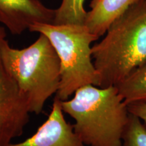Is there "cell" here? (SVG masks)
<instances>
[{"mask_svg": "<svg viewBox=\"0 0 146 146\" xmlns=\"http://www.w3.org/2000/svg\"><path fill=\"white\" fill-rule=\"evenodd\" d=\"M92 46L96 86H116L146 61V2L136 0Z\"/></svg>", "mask_w": 146, "mask_h": 146, "instance_id": "6da1fadb", "label": "cell"}, {"mask_svg": "<svg viewBox=\"0 0 146 146\" xmlns=\"http://www.w3.org/2000/svg\"><path fill=\"white\" fill-rule=\"evenodd\" d=\"M73 95L61 100L62 108L74 120V131L83 143L121 146L130 112L116 86L87 85Z\"/></svg>", "mask_w": 146, "mask_h": 146, "instance_id": "7a4b0ae2", "label": "cell"}, {"mask_svg": "<svg viewBox=\"0 0 146 146\" xmlns=\"http://www.w3.org/2000/svg\"><path fill=\"white\" fill-rule=\"evenodd\" d=\"M0 54L30 112L39 114L47 100L57 94L61 80L60 60L50 41L40 34L31 45L16 49L4 37L0 43Z\"/></svg>", "mask_w": 146, "mask_h": 146, "instance_id": "3957f363", "label": "cell"}, {"mask_svg": "<svg viewBox=\"0 0 146 146\" xmlns=\"http://www.w3.org/2000/svg\"><path fill=\"white\" fill-rule=\"evenodd\" d=\"M29 30L46 36L59 58L61 80L56 97L66 100L81 87L97 85L91 44L99 38L85 25L35 23Z\"/></svg>", "mask_w": 146, "mask_h": 146, "instance_id": "277c9868", "label": "cell"}, {"mask_svg": "<svg viewBox=\"0 0 146 146\" xmlns=\"http://www.w3.org/2000/svg\"><path fill=\"white\" fill-rule=\"evenodd\" d=\"M6 36L0 26V43ZM27 102L5 68L0 54V146H8L23 134L29 120Z\"/></svg>", "mask_w": 146, "mask_h": 146, "instance_id": "5b68a950", "label": "cell"}, {"mask_svg": "<svg viewBox=\"0 0 146 146\" xmlns=\"http://www.w3.org/2000/svg\"><path fill=\"white\" fill-rule=\"evenodd\" d=\"M61 100L56 97L46 120L31 137L8 146H87L74 132L73 125L66 121Z\"/></svg>", "mask_w": 146, "mask_h": 146, "instance_id": "8992f818", "label": "cell"}, {"mask_svg": "<svg viewBox=\"0 0 146 146\" xmlns=\"http://www.w3.org/2000/svg\"><path fill=\"white\" fill-rule=\"evenodd\" d=\"M56 10L39 0H0V24L12 35H21L35 23H52Z\"/></svg>", "mask_w": 146, "mask_h": 146, "instance_id": "52a82bcc", "label": "cell"}, {"mask_svg": "<svg viewBox=\"0 0 146 146\" xmlns=\"http://www.w3.org/2000/svg\"><path fill=\"white\" fill-rule=\"evenodd\" d=\"M136 0H91L84 25L100 38Z\"/></svg>", "mask_w": 146, "mask_h": 146, "instance_id": "ba28073f", "label": "cell"}, {"mask_svg": "<svg viewBox=\"0 0 146 146\" xmlns=\"http://www.w3.org/2000/svg\"><path fill=\"white\" fill-rule=\"evenodd\" d=\"M127 104L146 99V61L116 85Z\"/></svg>", "mask_w": 146, "mask_h": 146, "instance_id": "9c48e42d", "label": "cell"}, {"mask_svg": "<svg viewBox=\"0 0 146 146\" xmlns=\"http://www.w3.org/2000/svg\"><path fill=\"white\" fill-rule=\"evenodd\" d=\"M85 1V0H62L60 6L56 10L52 23L84 25L87 14L84 7Z\"/></svg>", "mask_w": 146, "mask_h": 146, "instance_id": "30bf717a", "label": "cell"}, {"mask_svg": "<svg viewBox=\"0 0 146 146\" xmlns=\"http://www.w3.org/2000/svg\"><path fill=\"white\" fill-rule=\"evenodd\" d=\"M121 146H146V126L139 118L131 113Z\"/></svg>", "mask_w": 146, "mask_h": 146, "instance_id": "8fae6325", "label": "cell"}, {"mask_svg": "<svg viewBox=\"0 0 146 146\" xmlns=\"http://www.w3.org/2000/svg\"><path fill=\"white\" fill-rule=\"evenodd\" d=\"M129 112L138 117L146 126V99L128 104Z\"/></svg>", "mask_w": 146, "mask_h": 146, "instance_id": "7c38bea8", "label": "cell"}, {"mask_svg": "<svg viewBox=\"0 0 146 146\" xmlns=\"http://www.w3.org/2000/svg\"><path fill=\"white\" fill-rule=\"evenodd\" d=\"M144 1H145V2H146V0H144Z\"/></svg>", "mask_w": 146, "mask_h": 146, "instance_id": "4fadbf2b", "label": "cell"}]
</instances>
